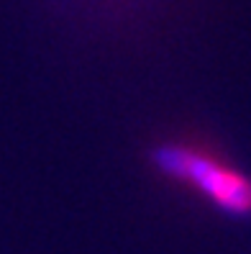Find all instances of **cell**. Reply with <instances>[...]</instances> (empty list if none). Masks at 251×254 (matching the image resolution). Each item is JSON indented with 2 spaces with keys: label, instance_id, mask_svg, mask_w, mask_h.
Masks as SVG:
<instances>
[{
  "label": "cell",
  "instance_id": "obj_1",
  "mask_svg": "<svg viewBox=\"0 0 251 254\" xmlns=\"http://www.w3.org/2000/svg\"><path fill=\"white\" fill-rule=\"evenodd\" d=\"M154 164L236 218L251 216V177L213 154L185 144H164L154 152Z\"/></svg>",
  "mask_w": 251,
  "mask_h": 254
}]
</instances>
